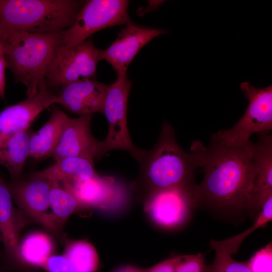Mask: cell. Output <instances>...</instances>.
<instances>
[{
  "instance_id": "5b68a950",
  "label": "cell",
  "mask_w": 272,
  "mask_h": 272,
  "mask_svg": "<svg viewBox=\"0 0 272 272\" xmlns=\"http://www.w3.org/2000/svg\"><path fill=\"white\" fill-rule=\"evenodd\" d=\"M248 100L243 116L231 128L213 133L211 139L229 145H239L250 141L253 133H269L272 129V86L256 88L248 82L240 84Z\"/></svg>"
},
{
  "instance_id": "8992f818",
  "label": "cell",
  "mask_w": 272,
  "mask_h": 272,
  "mask_svg": "<svg viewBox=\"0 0 272 272\" xmlns=\"http://www.w3.org/2000/svg\"><path fill=\"white\" fill-rule=\"evenodd\" d=\"M126 0L86 1L73 24L63 31V45L72 47L104 28L132 22Z\"/></svg>"
},
{
  "instance_id": "9c48e42d",
  "label": "cell",
  "mask_w": 272,
  "mask_h": 272,
  "mask_svg": "<svg viewBox=\"0 0 272 272\" xmlns=\"http://www.w3.org/2000/svg\"><path fill=\"white\" fill-rule=\"evenodd\" d=\"M195 185L175 186L155 192L143 203L147 217L154 225L165 230H174L184 225L196 208Z\"/></svg>"
},
{
  "instance_id": "8fae6325",
  "label": "cell",
  "mask_w": 272,
  "mask_h": 272,
  "mask_svg": "<svg viewBox=\"0 0 272 272\" xmlns=\"http://www.w3.org/2000/svg\"><path fill=\"white\" fill-rule=\"evenodd\" d=\"M91 119V115L77 118L67 117L59 141L51 155L55 161L68 157H78L94 161L104 155L101 141L92 133Z\"/></svg>"
},
{
  "instance_id": "f546056e",
  "label": "cell",
  "mask_w": 272,
  "mask_h": 272,
  "mask_svg": "<svg viewBox=\"0 0 272 272\" xmlns=\"http://www.w3.org/2000/svg\"><path fill=\"white\" fill-rule=\"evenodd\" d=\"M6 63L3 50H0V98L5 99V89L6 85L5 70Z\"/></svg>"
},
{
  "instance_id": "cb8c5ba5",
  "label": "cell",
  "mask_w": 272,
  "mask_h": 272,
  "mask_svg": "<svg viewBox=\"0 0 272 272\" xmlns=\"http://www.w3.org/2000/svg\"><path fill=\"white\" fill-rule=\"evenodd\" d=\"M52 182L49 196L50 207L55 219L63 227L69 217L81 208L72 193L59 183Z\"/></svg>"
},
{
  "instance_id": "d6986e66",
  "label": "cell",
  "mask_w": 272,
  "mask_h": 272,
  "mask_svg": "<svg viewBox=\"0 0 272 272\" xmlns=\"http://www.w3.org/2000/svg\"><path fill=\"white\" fill-rule=\"evenodd\" d=\"M19 249L23 272H34V269H42L48 259L54 255L55 247L48 234L34 231L19 241Z\"/></svg>"
},
{
  "instance_id": "7c38bea8",
  "label": "cell",
  "mask_w": 272,
  "mask_h": 272,
  "mask_svg": "<svg viewBox=\"0 0 272 272\" xmlns=\"http://www.w3.org/2000/svg\"><path fill=\"white\" fill-rule=\"evenodd\" d=\"M121 28L115 41L101 50V60L108 61L117 77L126 76L128 65L138 52L154 38L167 33L164 29L144 27L131 23Z\"/></svg>"
},
{
  "instance_id": "f1b7e54d",
  "label": "cell",
  "mask_w": 272,
  "mask_h": 272,
  "mask_svg": "<svg viewBox=\"0 0 272 272\" xmlns=\"http://www.w3.org/2000/svg\"><path fill=\"white\" fill-rule=\"evenodd\" d=\"M179 255L166 259L158 264L144 269V272H175Z\"/></svg>"
},
{
  "instance_id": "83f0119b",
  "label": "cell",
  "mask_w": 272,
  "mask_h": 272,
  "mask_svg": "<svg viewBox=\"0 0 272 272\" xmlns=\"http://www.w3.org/2000/svg\"><path fill=\"white\" fill-rule=\"evenodd\" d=\"M42 269L46 272H76L67 258L62 255L50 256Z\"/></svg>"
},
{
  "instance_id": "e0dca14e",
  "label": "cell",
  "mask_w": 272,
  "mask_h": 272,
  "mask_svg": "<svg viewBox=\"0 0 272 272\" xmlns=\"http://www.w3.org/2000/svg\"><path fill=\"white\" fill-rule=\"evenodd\" d=\"M61 184L75 196L81 209H106L120 198V188L110 176L98 174L86 180H76Z\"/></svg>"
},
{
  "instance_id": "30bf717a",
  "label": "cell",
  "mask_w": 272,
  "mask_h": 272,
  "mask_svg": "<svg viewBox=\"0 0 272 272\" xmlns=\"http://www.w3.org/2000/svg\"><path fill=\"white\" fill-rule=\"evenodd\" d=\"M101 50L91 39L72 47L62 45L47 70L45 78L53 86H63L75 82L95 79Z\"/></svg>"
},
{
  "instance_id": "d4e9b609",
  "label": "cell",
  "mask_w": 272,
  "mask_h": 272,
  "mask_svg": "<svg viewBox=\"0 0 272 272\" xmlns=\"http://www.w3.org/2000/svg\"><path fill=\"white\" fill-rule=\"evenodd\" d=\"M215 257L209 265V272H251L246 261H238L224 250L215 249Z\"/></svg>"
},
{
  "instance_id": "ba28073f",
  "label": "cell",
  "mask_w": 272,
  "mask_h": 272,
  "mask_svg": "<svg viewBox=\"0 0 272 272\" xmlns=\"http://www.w3.org/2000/svg\"><path fill=\"white\" fill-rule=\"evenodd\" d=\"M52 184L47 179L28 174L25 178L20 176L14 179L8 186L18 211L29 224H38L57 238H62L63 227L48 212Z\"/></svg>"
},
{
  "instance_id": "4fadbf2b",
  "label": "cell",
  "mask_w": 272,
  "mask_h": 272,
  "mask_svg": "<svg viewBox=\"0 0 272 272\" xmlns=\"http://www.w3.org/2000/svg\"><path fill=\"white\" fill-rule=\"evenodd\" d=\"M55 103L60 104V98L48 91L44 79L34 96L2 110L0 112V147L14 133L29 128L42 111Z\"/></svg>"
},
{
  "instance_id": "ac0fdd59",
  "label": "cell",
  "mask_w": 272,
  "mask_h": 272,
  "mask_svg": "<svg viewBox=\"0 0 272 272\" xmlns=\"http://www.w3.org/2000/svg\"><path fill=\"white\" fill-rule=\"evenodd\" d=\"M55 161V164L51 167L29 175L62 183L76 180L88 179L97 174L94 169V161L87 158L68 157Z\"/></svg>"
},
{
  "instance_id": "3957f363",
  "label": "cell",
  "mask_w": 272,
  "mask_h": 272,
  "mask_svg": "<svg viewBox=\"0 0 272 272\" xmlns=\"http://www.w3.org/2000/svg\"><path fill=\"white\" fill-rule=\"evenodd\" d=\"M63 31L49 34L6 33L3 51L15 80L26 88L27 98L37 92L40 82L63 45Z\"/></svg>"
},
{
  "instance_id": "9a60e30c",
  "label": "cell",
  "mask_w": 272,
  "mask_h": 272,
  "mask_svg": "<svg viewBox=\"0 0 272 272\" xmlns=\"http://www.w3.org/2000/svg\"><path fill=\"white\" fill-rule=\"evenodd\" d=\"M254 144L253 162L255 170L250 195L249 217L255 218L266 200L272 197V137L267 132L257 133Z\"/></svg>"
},
{
  "instance_id": "52a82bcc",
  "label": "cell",
  "mask_w": 272,
  "mask_h": 272,
  "mask_svg": "<svg viewBox=\"0 0 272 272\" xmlns=\"http://www.w3.org/2000/svg\"><path fill=\"white\" fill-rule=\"evenodd\" d=\"M132 84L125 76L117 77L116 81L109 84L102 113L108 122V132L101 144L104 155L111 150H122L128 152L138 161L145 150L138 149L132 143L126 117Z\"/></svg>"
},
{
  "instance_id": "1f68e13d",
  "label": "cell",
  "mask_w": 272,
  "mask_h": 272,
  "mask_svg": "<svg viewBox=\"0 0 272 272\" xmlns=\"http://www.w3.org/2000/svg\"><path fill=\"white\" fill-rule=\"evenodd\" d=\"M6 34L0 28V50H3V46L5 40Z\"/></svg>"
},
{
  "instance_id": "7a4b0ae2",
  "label": "cell",
  "mask_w": 272,
  "mask_h": 272,
  "mask_svg": "<svg viewBox=\"0 0 272 272\" xmlns=\"http://www.w3.org/2000/svg\"><path fill=\"white\" fill-rule=\"evenodd\" d=\"M139 173L131 185L142 203L160 190L179 186H194L197 168L190 153L178 144L173 127L164 120L159 139L150 150L144 151L137 161Z\"/></svg>"
},
{
  "instance_id": "484cf974",
  "label": "cell",
  "mask_w": 272,
  "mask_h": 272,
  "mask_svg": "<svg viewBox=\"0 0 272 272\" xmlns=\"http://www.w3.org/2000/svg\"><path fill=\"white\" fill-rule=\"evenodd\" d=\"M251 272H272V244L269 242L246 261Z\"/></svg>"
},
{
  "instance_id": "603a6c76",
  "label": "cell",
  "mask_w": 272,
  "mask_h": 272,
  "mask_svg": "<svg viewBox=\"0 0 272 272\" xmlns=\"http://www.w3.org/2000/svg\"><path fill=\"white\" fill-rule=\"evenodd\" d=\"M272 220V197L264 204L260 212L255 218L253 224L246 230L234 236L221 240H211L210 243L213 249H219L232 255L236 254L242 242L256 229L264 227Z\"/></svg>"
},
{
  "instance_id": "4dcf8cb0",
  "label": "cell",
  "mask_w": 272,
  "mask_h": 272,
  "mask_svg": "<svg viewBox=\"0 0 272 272\" xmlns=\"http://www.w3.org/2000/svg\"><path fill=\"white\" fill-rule=\"evenodd\" d=\"M116 272H144V269L138 268L137 267L127 266L121 268Z\"/></svg>"
},
{
  "instance_id": "d6a6232c",
  "label": "cell",
  "mask_w": 272,
  "mask_h": 272,
  "mask_svg": "<svg viewBox=\"0 0 272 272\" xmlns=\"http://www.w3.org/2000/svg\"><path fill=\"white\" fill-rule=\"evenodd\" d=\"M3 244V239H2V236H1V234L0 233V245L1 244ZM0 252H1V250H0Z\"/></svg>"
},
{
  "instance_id": "44dd1931",
  "label": "cell",
  "mask_w": 272,
  "mask_h": 272,
  "mask_svg": "<svg viewBox=\"0 0 272 272\" xmlns=\"http://www.w3.org/2000/svg\"><path fill=\"white\" fill-rule=\"evenodd\" d=\"M30 127L9 137L0 147V165L5 167L13 179L21 176L29 157Z\"/></svg>"
},
{
  "instance_id": "5bb4252c",
  "label": "cell",
  "mask_w": 272,
  "mask_h": 272,
  "mask_svg": "<svg viewBox=\"0 0 272 272\" xmlns=\"http://www.w3.org/2000/svg\"><path fill=\"white\" fill-rule=\"evenodd\" d=\"M8 185L0 174V233L4 247L5 261L0 272L23 271L19 254V237L21 230L29 224L14 208Z\"/></svg>"
},
{
  "instance_id": "4316f807",
  "label": "cell",
  "mask_w": 272,
  "mask_h": 272,
  "mask_svg": "<svg viewBox=\"0 0 272 272\" xmlns=\"http://www.w3.org/2000/svg\"><path fill=\"white\" fill-rule=\"evenodd\" d=\"M175 272H209V265L206 264L205 254L179 255Z\"/></svg>"
},
{
  "instance_id": "2e32d148",
  "label": "cell",
  "mask_w": 272,
  "mask_h": 272,
  "mask_svg": "<svg viewBox=\"0 0 272 272\" xmlns=\"http://www.w3.org/2000/svg\"><path fill=\"white\" fill-rule=\"evenodd\" d=\"M109 84L95 79L81 80L61 87V105L68 111L80 116L102 113Z\"/></svg>"
},
{
  "instance_id": "7402d4cb",
  "label": "cell",
  "mask_w": 272,
  "mask_h": 272,
  "mask_svg": "<svg viewBox=\"0 0 272 272\" xmlns=\"http://www.w3.org/2000/svg\"><path fill=\"white\" fill-rule=\"evenodd\" d=\"M63 254L67 258L76 272H96L99 266V258L94 247L85 240L67 243Z\"/></svg>"
},
{
  "instance_id": "6da1fadb",
  "label": "cell",
  "mask_w": 272,
  "mask_h": 272,
  "mask_svg": "<svg viewBox=\"0 0 272 272\" xmlns=\"http://www.w3.org/2000/svg\"><path fill=\"white\" fill-rule=\"evenodd\" d=\"M254 144L229 145L211 139L205 146L199 140L192 142L190 153L204 172L202 181L194 188L196 208L228 218L249 216L255 174Z\"/></svg>"
},
{
  "instance_id": "277c9868",
  "label": "cell",
  "mask_w": 272,
  "mask_h": 272,
  "mask_svg": "<svg viewBox=\"0 0 272 272\" xmlns=\"http://www.w3.org/2000/svg\"><path fill=\"white\" fill-rule=\"evenodd\" d=\"M84 2L78 0H0V28L6 33H55L75 22Z\"/></svg>"
},
{
  "instance_id": "ffe728a7",
  "label": "cell",
  "mask_w": 272,
  "mask_h": 272,
  "mask_svg": "<svg viewBox=\"0 0 272 272\" xmlns=\"http://www.w3.org/2000/svg\"><path fill=\"white\" fill-rule=\"evenodd\" d=\"M68 116L62 110H54L48 121L39 130L31 132L29 157L38 159L51 156L57 146Z\"/></svg>"
}]
</instances>
